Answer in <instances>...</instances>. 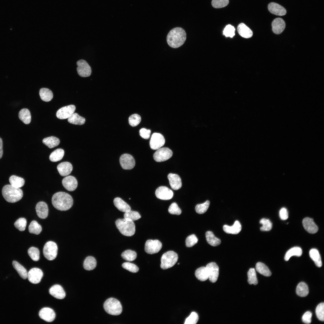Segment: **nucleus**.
I'll list each match as a JSON object with an SVG mask.
<instances>
[{"mask_svg":"<svg viewBox=\"0 0 324 324\" xmlns=\"http://www.w3.org/2000/svg\"><path fill=\"white\" fill-rule=\"evenodd\" d=\"M53 206L60 211H66L70 209L73 204L72 197L69 194L63 192L55 194L52 198Z\"/></svg>","mask_w":324,"mask_h":324,"instance_id":"1","label":"nucleus"},{"mask_svg":"<svg viewBox=\"0 0 324 324\" xmlns=\"http://www.w3.org/2000/svg\"><path fill=\"white\" fill-rule=\"evenodd\" d=\"M186 38V34L182 28L177 27L172 29L166 38L169 45L173 48H177L182 46Z\"/></svg>","mask_w":324,"mask_h":324,"instance_id":"2","label":"nucleus"},{"mask_svg":"<svg viewBox=\"0 0 324 324\" xmlns=\"http://www.w3.org/2000/svg\"><path fill=\"white\" fill-rule=\"evenodd\" d=\"M2 195L5 200L10 203L16 202L22 198L23 193L20 188L14 187L10 184L5 185L2 188Z\"/></svg>","mask_w":324,"mask_h":324,"instance_id":"3","label":"nucleus"},{"mask_svg":"<svg viewBox=\"0 0 324 324\" xmlns=\"http://www.w3.org/2000/svg\"><path fill=\"white\" fill-rule=\"evenodd\" d=\"M115 224L117 228L123 235L130 236L134 234L135 226L131 220L127 218L118 219L116 220Z\"/></svg>","mask_w":324,"mask_h":324,"instance_id":"4","label":"nucleus"},{"mask_svg":"<svg viewBox=\"0 0 324 324\" xmlns=\"http://www.w3.org/2000/svg\"><path fill=\"white\" fill-rule=\"evenodd\" d=\"M104 308L108 314L113 315L120 314L122 310L120 302L116 299L112 298H110L105 301Z\"/></svg>","mask_w":324,"mask_h":324,"instance_id":"5","label":"nucleus"},{"mask_svg":"<svg viewBox=\"0 0 324 324\" xmlns=\"http://www.w3.org/2000/svg\"><path fill=\"white\" fill-rule=\"evenodd\" d=\"M177 254L173 251H169L164 253L161 259L160 267L166 269L173 266L178 259Z\"/></svg>","mask_w":324,"mask_h":324,"instance_id":"6","label":"nucleus"},{"mask_svg":"<svg viewBox=\"0 0 324 324\" xmlns=\"http://www.w3.org/2000/svg\"><path fill=\"white\" fill-rule=\"evenodd\" d=\"M57 244L52 241H49L44 245L43 253L44 257L49 260H54L56 257L58 252Z\"/></svg>","mask_w":324,"mask_h":324,"instance_id":"7","label":"nucleus"},{"mask_svg":"<svg viewBox=\"0 0 324 324\" xmlns=\"http://www.w3.org/2000/svg\"><path fill=\"white\" fill-rule=\"evenodd\" d=\"M172 155L171 150L168 148L163 147L157 149L154 154L153 158L156 161L161 162L169 159Z\"/></svg>","mask_w":324,"mask_h":324,"instance_id":"8","label":"nucleus"},{"mask_svg":"<svg viewBox=\"0 0 324 324\" xmlns=\"http://www.w3.org/2000/svg\"><path fill=\"white\" fill-rule=\"evenodd\" d=\"M162 247L161 243L158 240H148L145 244V250L147 254H153L158 253Z\"/></svg>","mask_w":324,"mask_h":324,"instance_id":"9","label":"nucleus"},{"mask_svg":"<svg viewBox=\"0 0 324 324\" xmlns=\"http://www.w3.org/2000/svg\"><path fill=\"white\" fill-rule=\"evenodd\" d=\"M77 71L79 75L82 77L89 76L91 75L92 70L90 66L85 60L80 59L76 62Z\"/></svg>","mask_w":324,"mask_h":324,"instance_id":"10","label":"nucleus"},{"mask_svg":"<svg viewBox=\"0 0 324 324\" xmlns=\"http://www.w3.org/2000/svg\"><path fill=\"white\" fill-rule=\"evenodd\" d=\"M165 143L164 136L160 133H154L151 136L149 143L151 149L157 150L163 146Z\"/></svg>","mask_w":324,"mask_h":324,"instance_id":"11","label":"nucleus"},{"mask_svg":"<svg viewBox=\"0 0 324 324\" xmlns=\"http://www.w3.org/2000/svg\"><path fill=\"white\" fill-rule=\"evenodd\" d=\"M119 161L122 167L124 170H131L135 165L134 158L129 154H124L122 155L120 158Z\"/></svg>","mask_w":324,"mask_h":324,"instance_id":"12","label":"nucleus"},{"mask_svg":"<svg viewBox=\"0 0 324 324\" xmlns=\"http://www.w3.org/2000/svg\"><path fill=\"white\" fill-rule=\"evenodd\" d=\"M156 196L158 198L164 200L171 199L173 195L172 190L165 186H160L158 188L155 192Z\"/></svg>","mask_w":324,"mask_h":324,"instance_id":"13","label":"nucleus"},{"mask_svg":"<svg viewBox=\"0 0 324 324\" xmlns=\"http://www.w3.org/2000/svg\"><path fill=\"white\" fill-rule=\"evenodd\" d=\"M43 275V272L41 269L34 268L31 269L28 272L27 278L31 283L37 284L40 282Z\"/></svg>","mask_w":324,"mask_h":324,"instance_id":"14","label":"nucleus"},{"mask_svg":"<svg viewBox=\"0 0 324 324\" xmlns=\"http://www.w3.org/2000/svg\"><path fill=\"white\" fill-rule=\"evenodd\" d=\"M75 110V106L73 105L64 106L57 111L56 116L60 119L67 118L74 113Z\"/></svg>","mask_w":324,"mask_h":324,"instance_id":"15","label":"nucleus"},{"mask_svg":"<svg viewBox=\"0 0 324 324\" xmlns=\"http://www.w3.org/2000/svg\"><path fill=\"white\" fill-rule=\"evenodd\" d=\"M206 267L208 270L209 280L212 283L216 282L219 275L218 266L215 262H211L208 264Z\"/></svg>","mask_w":324,"mask_h":324,"instance_id":"16","label":"nucleus"},{"mask_svg":"<svg viewBox=\"0 0 324 324\" xmlns=\"http://www.w3.org/2000/svg\"><path fill=\"white\" fill-rule=\"evenodd\" d=\"M62 184L67 190L71 191L75 190L77 187L78 182L74 176H69L64 178L62 180Z\"/></svg>","mask_w":324,"mask_h":324,"instance_id":"17","label":"nucleus"},{"mask_svg":"<svg viewBox=\"0 0 324 324\" xmlns=\"http://www.w3.org/2000/svg\"><path fill=\"white\" fill-rule=\"evenodd\" d=\"M39 315L41 319L49 322L53 321L56 317L54 311L49 308H44L41 309L39 312Z\"/></svg>","mask_w":324,"mask_h":324,"instance_id":"18","label":"nucleus"},{"mask_svg":"<svg viewBox=\"0 0 324 324\" xmlns=\"http://www.w3.org/2000/svg\"><path fill=\"white\" fill-rule=\"evenodd\" d=\"M302 224L304 229L309 233L314 234L316 232L318 227L311 218L306 217L302 221Z\"/></svg>","mask_w":324,"mask_h":324,"instance_id":"19","label":"nucleus"},{"mask_svg":"<svg viewBox=\"0 0 324 324\" xmlns=\"http://www.w3.org/2000/svg\"><path fill=\"white\" fill-rule=\"evenodd\" d=\"M268 9L272 14L276 15L282 16L286 13V9L281 5L275 2H271L268 5Z\"/></svg>","mask_w":324,"mask_h":324,"instance_id":"20","label":"nucleus"},{"mask_svg":"<svg viewBox=\"0 0 324 324\" xmlns=\"http://www.w3.org/2000/svg\"><path fill=\"white\" fill-rule=\"evenodd\" d=\"M272 26L273 32L278 34H281L285 28L286 24L283 19L277 18L273 21Z\"/></svg>","mask_w":324,"mask_h":324,"instance_id":"21","label":"nucleus"},{"mask_svg":"<svg viewBox=\"0 0 324 324\" xmlns=\"http://www.w3.org/2000/svg\"><path fill=\"white\" fill-rule=\"evenodd\" d=\"M49 293L54 297L58 299H62L64 298L66 294L62 286L58 284L52 286L49 289Z\"/></svg>","mask_w":324,"mask_h":324,"instance_id":"22","label":"nucleus"},{"mask_svg":"<svg viewBox=\"0 0 324 324\" xmlns=\"http://www.w3.org/2000/svg\"><path fill=\"white\" fill-rule=\"evenodd\" d=\"M169 183L171 188L177 190L180 189L182 186V182L179 176L175 174L170 173L168 175Z\"/></svg>","mask_w":324,"mask_h":324,"instance_id":"23","label":"nucleus"},{"mask_svg":"<svg viewBox=\"0 0 324 324\" xmlns=\"http://www.w3.org/2000/svg\"><path fill=\"white\" fill-rule=\"evenodd\" d=\"M35 209L37 214L39 218L45 219L47 217L48 208L47 205L45 202L41 201L38 203L36 206Z\"/></svg>","mask_w":324,"mask_h":324,"instance_id":"24","label":"nucleus"},{"mask_svg":"<svg viewBox=\"0 0 324 324\" xmlns=\"http://www.w3.org/2000/svg\"><path fill=\"white\" fill-rule=\"evenodd\" d=\"M57 169L60 175L66 176L71 172L73 170V166L70 162H64L57 166Z\"/></svg>","mask_w":324,"mask_h":324,"instance_id":"25","label":"nucleus"},{"mask_svg":"<svg viewBox=\"0 0 324 324\" xmlns=\"http://www.w3.org/2000/svg\"><path fill=\"white\" fill-rule=\"evenodd\" d=\"M223 229L224 231L227 233L236 234L241 231L242 226L239 221L236 220L232 226L224 225L223 226Z\"/></svg>","mask_w":324,"mask_h":324,"instance_id":"26","label":"nucleus"},{"mask_svg":"<svg viewBox=\"0 0 324 324\" xmlns=\"http://www.w3.org/2000/svg\"><path fill=\"white\" fill-rule=\"evenodd\" d=\"M237 30L239 35L245 38H249L253 35L252 31L244 24L241 23L237 27Z\"/></svg>","mask_w":324,"mask_h":324,"instance_id":"27","label":"nucleus"},{"mask_svg":"<svg viewBox=\"0 0 324 324\" xmlns=\"http://www.w3.org/2000/svg\"><path fill=\"white\" fill-rule=\"evenodd\" d=\"M113 203L116 207L121 212H126L131 210L130 206L120 198H115Z\"/></svg>","mask_w":324,"mask_h":324,"instance_id":"28","label":"nucleus"},{"mask_svg":"<svg viewBox=\"0 0 324 324\" xmlns=\"http://www.w3.org/2000/svg\"><path fill=\"white\" fill-rule=\"evenodd\" d=\"M195 275L197 278L201 281H205L208 278V273L207 267H201L195 271Z\"/></svg>","mask_w":324,"mask_h":324,"instance_id":"29","label":"nucleus"},{"mask_svg":"<svg viewBox=\"0 0 324 324\" xmlns=\"http://www.w3.org/2000/svg\"><path fill=\"white\" fill-rule=\"evenodd\" d=\"M309 256L318 267L322 266V264L321 258L318 250L315 248L311 249L309 251Z\"/></svg>","mask_w":324,"mask_h":324,"instance_id":"30","label":"nucleus"},{"mask_svg":"<svg viewBox=\"0 0 324 324\" xmlns=\"http://www.w3.org/2000/svg\"><path fill=\"white\" fill-rule=\"evenodd\" d=\"M206 237L207 242L213 246H218L221 243L220 240L216 237L212 231L206 232Z\"/></svg>","mask_w":324,"mask_h":324,"instance_id":"31","label":"nucleus"},{"mask_svg":"<svg viewBox=\"0 0 324 324\" xmlns=\"http://www.w3.org/2000/svg\"><path fill=\"white\" fill-rule=\"evenodd\" d=\"M18 116L20 119L24 124H28L30 122L31 116L28 109L26 108L22 109L20 111Z\"/></svg>","mask_w":324,"mask_h":324,"instance_id":"32","label":"nucleus"},{"mask_svg":"<svg viewBox=\"0 0 324 324\" xmlns=\"http://www.w3.org/2000/svg\"><path fill=\"white\" fill-rule=\"evenodd\" d=\"M97 262L95 258L92 256H88L85 259L83 264L84 268L87 270H92L96 267Z\"/></svg>","mask_w":324,"mask_h":324,"instance_id":"33","label":"nucleus"},{"mask_svg":"<svg viewBox=\"0 0 324 324\" xmlns=\"http://www.w3.org/2000/svg\"><path fill=\"white\" fill-rule=\"evenodd\" d=\"M9 181L12 186L17 188L22 187L25 182L23 178L15 175L11 176L9 178Z\"/></svg>","mask_w":324,"mask_h":324,"instance_id":"34","label":"nucleus"},{"mask_svg":"<svg viewBox=\"0 0 324 324\" xmlns=\"http://www.w3.org/2000/svg\"><path fill=\"white\" fill-rule=\"evenodd\" d=\"M302 253V249L298 247L292 248L287 251L284 256V260L286 261H288L290 257L293 256H301Z\"/></svg>","mask_w":324,"mask_h":324,"instance_id":"35","label":"nucleus"},{"mask_svg":"<svg viewBox=\"0 0 324 324\" xmlns=\"http://www.w3.org/2000/svg\"><path fill=\"white\" fill-rule=\"evenodd\" d=\"M39 93L41 99L44 101H49L53 97L52 92L47 88H41L40 90Z\"/></svg>","mask_w":324,"mask_h":324,"instance_id":"36","label":"nucleus"},{"mask_svg":"<svg viewBox=\"0 0 324 324\" xmlns=\"http://www.w3.org/2000/svg\"><path fill=\"white\" fill-rule=\"evenodd\" d=\"M12 265L14 269L22 278L26 279L27 278L28 272L23 266L16 261H13Z\"/></svg>","mask_w":324,"mask_h":324,"instance_id":"37","label":"nucleus"},{"mask_svg":"<svg viewBox=\"0 0 324 324\" xmlns=\"http://www.w3.org/2000/svg\"><path fill=\"white\" fill-rule=\"evenodd\" d=\"M68 122L72 124L81 125L85 123V119L77 113H74L68 118Z\"/></svg>","mask_w":324,"mask_h":324,"instance_id":"38","label":"nucleus"},{"mask_svg":"<svg viewBox=\"0 0 324 324\" xmlns=\"http://www.w3.org/2000/svg\"><path fill=\"white\" fill-rule=\"evenodd\" d=\"M42 141L43 143L50 148L58 146L60 142L59 139L54 136L45 138Z\"/></svg>","mask_w":324,"mask_h":324,"instance_id":"39","label":"nucleus"},{"mask_svg":"<svg viewBox=\"0 0 324 324\" xmlns=\"http://www.w3.org/2000/svg\"><path fill=\"white\" fill-rule=\"evenodd\" d=\"M296 292L297 295L301 297L307 296L309 293L308 285L304 282L300 283L296 287Z\"/></svg>","mask_w":324,"mask_h":324,"instance_id":"40","label":"nucleus"},{"mask_svg":"<svg viewBox=\"0 0 324 324\" xmlns=\"http://www.w3.org/2000/svg\"><path fill=\"white\" fill-rule=\"evenodd\" d=\"M64 151L61 148H58L52 152L50 155V160L53 162L61 160L64 155Z\"/></svg>","mask_w":324,"mask_h":324,"instance_id":"41","label":"nucleus"},{"mask_svg":"<svg viewBox=\"0 0 324 324\" xmlns=\"http://www.w3.org/2000/svg\"><path fill=\"white\" fill-rule=\"evenodd\" d=\"M256 268L257 272L264 276L269 277L272 274L267 266L262 262H257L256 265Z\"/></svg>","mask_w":324,"mask_h":324,"instance_id":"42","label":"nucleus"},{"mask_svg":"<svg viewBox=\"0 0 324 324\" xmlns=\"http://www.w3.org/2000/svg\"><path fill=\"white\" fill-rule=\"evenodd\" d=\"M42 230L41 226L35 220L32 221L28 226L29 232L30 233L34 234H39L41 231Z\"/></svg>","mask_w":324,"mask_h":324,"instance_id":"43","label":"nucleus"},{"mask_svg":"<svg viewBox=\"0 0 324 324\" xmlns=\"http://www.w3.org/2000/svg\"><path fill=\"white\" fill-rule=\"evenodd\" d=\"M122 257L124 260L128 261H132L136 258V253L130 250H128L124 251L121 254Z\"/></svg>","mask_w":324,"mask_h":324,"instance_id":"44","label":"nucleus"},{"mask_svg":"<svg viewBox=\"0 0 324 324\" xmlns=\"http://www.w3.org/2000/svg\"><path fill=\"white\" fill-rule=\"evenodd\" d=\"M248 281L250 284L256 285L258 284L256 274L254 268H250L248 272Z\"/></svg>","mask_w":324,"mask_h":324,"instance_id":"45","label":"nucleus"},{"mask_svg":"<svg viewBox=\"0 0 324 324\" xmlns=\"http://www.w3.org/2000/svg\"><path fill=\"white\" fill-rule=\"evenodd\" d=\"M28 253L31 258L34 261H38L40 258V252L36 248L31 247L28 250Z\"/></svg>","mask_w":324,"mask_h":324,"instance_id":"46","label":"nucleus"},{"mask_svg":"<svg viewBox=\"0 0 324 324\" xmlns=\"http://www.w3.org/2000/svg\"><path fill=\"white\" fill-rule=\"evenodd\" d=\"M210 204L209 201L207 200L203 203L197 204L195 207L196 212L199 214H203L205 213L208 209Z\"/></svg>","mask_w":324,"mask_h":324,"instance_id":"47","label":"nucleus"},{"mask_svg":"<svg viewBox=\"0 0 324 324\" xmlns=\"http://www.w3.org/2000/svg\"><path fill=\"white\" fill-rule=\"evenodd\" d=\"M260 223L262 225V226L260 228V230L262 231H269L272 228V223L268 219L263 218L261 219Z\"/></svg>","mask_w":324,"mask_h":324,"instance_id":"48","label":"nucleus"},{"mask_svg":"<svg viewBox=\"0 0 324 324\" xmlns=\"http://www.w3.org/2000/svg\"><path fill=\"white\" fill-rule=\"evenodd\" d=\"M27 224L26 219L24 218H20L17 220L14 224V225L19 230L22 231L25 230Z\"/></svg>","mask_w":324,"mask_h":324,"instance_id":"49","label":"nucleus"},{"mask_svg":"<svg viewBox=\"0 0 324 324\" xmlns=\"http://www.w3.org/2000/svg\"><path fill=\"white\" fill-rule=\"evenodd\" d=\"M316 314L318 319L321 321L324 320V303L319 304L316 309Z\"/></svg>","mask_w":324,"mask_h":324,"instance_id":"50","label":"nucleus"},{"mask_svg":"<svg viewBox=\"0 0 324 324\" xmlns=\"http://www.w3.org/2000/svg\"><path fill=\"white\" fill-rule=\"evenodd\" d=\"M124 216V218L129 219L133 221L137 220L141 217L140 215L138 212L131 210L125 212Z\"/></svg>","mask_w":324,"mask_h":324,"instance_id":"51","label":"nucleus"},{"mask_svg":"<svg viewBox=\"0 0 324 324\" xmlns=\"http://www.w3.org/2000/svg\"><path fill=\"white\" fill-rule=\"evenodd\" d=\"M141 117L137 114H135L131 115L128 119L129 124L132 127H135L140 122Z\"/></svg>","mask_w":324,"mask_h":324,"instance_id":"52","label":"nucleus"},{"mask_svg":"<svg viewBox=\"0 0 324 324\" xmlns=\"http://www.w3.org/2000/svg\"><path fill=\"white\" fill-rule=\"evenodd\" d=\"M199 317L197 314L195 312H192L190 316L187 317L185 321V324H195L198 320Z\"/></svg>","mask_w":324,"mask_h":324,"instance_id":"53","label":"nucleus"},{"mask_svg":"<svg viewBox=\"0 0 324 324\" xmlns=\"http://www.w3.org/2000/svg\"><path fill=\"white\" fill-rule=\"evenodd\" d=\"M122 266L123 268L133 273H136L139 270L138 267L136 265L129 262L124 263Z\"/></svg>","mask_w":324,"mask_h":324,"instance_id":"54","label":"nucleus"},{"mask_svg":"<svg viewBox=\"0 0 324 324\" xmlns=\"http://www.w3.org/2000/svg\"><path fill=\"white\" fill-rule=\"evenodd\" d=\"M235 29L230 25H227L223 31V34L226 37L232 38L235 35Z\"/></svg>","mask_w":324,"mask_h":324,"instance_id":"55","label":"nucleus"},{"mask_svg":"<svg viewBox=\"0 0 324 324\" xmlns=\"http://www.w3.org/2000/svg\"><path fill=\"white\" fill-rule=\"evenodd\" d=\"M229 3V0H212V4L214 8H219L226 6Z\"/></svg>","mask_w":324,"mask_h":324,"instance_id":"56","label":"nucleus"},{"mask_svg":"<svg viewBox=\"0 0 324 324\" xmlns=\"http://www.w3.org/2000/svg\"><path fill=\"white\" fill-rule=\"evenodd\" d=\"M198 241V238L194 234L191 235L186 238V245L188 247H192L196 244Z\"/></svg>","mask_w":324,"mask_h":324,"instance_id":"57","label":"nucleus"},{"mask_svg":"<svg viewBox=\"0 0 324 324\" xmlns=\"http://www.w3.org/2000/svg\"><path fill=\"white\" fill-rule=\"evenodd\" d=\"M168 212L170 214L178 215L182 213L181 209L176 202L172 203L170 206L169 208Z\"/></svg>","mask_w":324,"mask_h":324,"instance_id":"58","label":"nucleus"},{"mask_svg":"<svg viewBox=\"0 0 324 324\" xmlns=\"http://www.w3.org/2000/svg\"><path fill=\"white\" fill-rule=\"evenodd\" d=\"M151 130L145 128H142L140 130V136L143 139H148L150 137Z\"/></svg>","mask_w":324,"mask_h":324,"instance_id":"59","label":"nucleus"},{"mask_svg":"<svg viewBox=\"0 0 324 324\" xmlns=\"http://www.w3.org/2000/svg\"><path fill=\"white\" fill-rule=\"evenodd\" d=\"M312 316V313L309 311L306 312L302 317V321L306 324H310L311 322Z\"/></svg>","mask_w":324,"mask_h":324,"instance_id":"60","label":"nucleus"},{"mask_svg":"<svg viewBox=\"0 0 324 324\" xmlns=\"http://www.w3.org/2000/svg\"><path fill=\"white\" fill-rule=\"evenodd\" d=\"M279 215L280 218L283 220H286L288 218V212L285 208H282L280 210Z\"/></svg>","mask_w":324,"mask_h":324,"instance_id":"61","label":"nucleus"},{"mask_svg":"<svg viewBox=\"0 0 324 324\" xmlns=\"http://www.w3.org/2000/svg\"><path fill=\"white\" fill-rule=\"evenodd\" d=\"M3 153V142L2 139L0 137V159L2 157Z\"/></svg>","mask_w":324,"mask_h":324,"instance_id":"62","label":"nucleus"},{"mask_svg":"<svg viewBox=\"0 0 324 324\" xmlns=\"http://www.w3.org/2000/svg\"><path fill=\"white\" fill-rule=\"evenodd\" d=\"M179 263H178V265H179Z\"/></svg>","mask_w":324,"mask_h":324,"instance_id":"63","label":"nucleus"}]
</instances>
